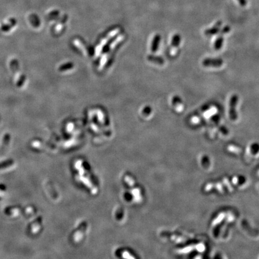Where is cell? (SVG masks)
Returning <instances> with one entry per match:
<instances>
[{
  "instance_id": "6da1fadb",
  "label": "cell",
  "mask_w": 259,
  "mask_h": 259,
  "mask_svg": "<svg viewBox=\"0 0 259 259\" xmlns=\"http://www.w3.org/2000/svg\"><path fill=\"white\" fill-rule=\"evenodd\" d=\"M239 97L238 95H233L229 102V117L232 121H236L238 119V113L236 112V106L238 103Z\"/></svg>"
},
{
  "instance_id": "7a4b0ae2",
  "label": "cell",
  "mask_w": 259,
  "mask_h": 259,
  "mask_svg": "<svg viewBox=\"0 0 259 259\" xmlns=\"http://www.w3.org/2000/svg\"><path fill=\"white\" fill-rule=\"evenodd\" d=\"M223 64V61L220 58H206L203 61V65L207 67H220Z\"/></svg>"
},
{
  "instance_id": "3957f363",
  "label": "cell",
  "mask_w": 259,
  "mask_h": 259,
  "mask_svg": "<svg viewBox=\"0 0 259 259\" xmlns=\"http://www.w3.org/2000/svg\"><path fill=\"white\" fill-rule=\"evenodd\" d=\"M222 25V21H218L215 23L214 26L211 28L207 29L205 31V34L206 36H212L220 32L221 27Z\"/></svg>"
},
{
  "instance_id": "277c9868",
  "label": "cell",
  "mask_w": 259,
  "mask_h": 259,
  "mask_svg": "<svg viewBox=\"0 0 259 259\" xmlns=\"http://www.w3.org/2000/svg\"><path fill=\"white\" fill-rule=\"evenodd\" d=\"M224 42V38L223 37V35H220L219 37L217 38V40L215 41L214 43V49L216 51H218L221 49L223 44Z\"/></svg>"
},
{
  "instance_id": "5b68a950",
  "label": "cell",
  "mask_w": 259,
  "mask_h": 259,
  "mask_svg": "<svg viewBox=\"0 0 259 259\" xmlns=\"http://www.w3.org/2000/svg\"><path fill=\"white\" fill-rule=\"evenodd\" d=\"M172 103L175 107H178V109H182V100L179 96H174L172 99Z\"/></svg>"
},
{
  "instance_id": "8992f818",
  "label": "cell",
  "mask_w": 259,
  "mask_h": 259,
  "mask_svg": "<svg viewBox=\"0 0 259 259\" xmlns=\"http://www.w3.org/2000/svg\"><path fill=\"white\" fill-rule=\"evenodd\" d=\"M181 41V35L179 34H175L173 37L172 40V45L173 47H175V48L178 47L179 46V44H180Z\"/></svg>"
},
{
  "instance_id": "52a82bcc",
  "label": "cell",
  "mask_w": 259,
  "mask_h": 259,
  "mask_svg": "<svg viewBox=\"0 0 259 259\" xmlns=\"http://www.w3.org/2000/svg\"><path fill=\"white\" fill-rule=\"evenodd\" d=\"M160 40V37L159 35H157L154 40V44H153V50L154 51L157 50L159 44Z\"/></svg>"
},
{
  "instance_id": "ba28073f",
  "label": "cell",
  "mask_w": 259,
  "mask_h": 259,
  "mask_svg": "<svg viewBox=\"0 0 259 259\" xmlns=\"http://www.w3.org/2000/svg\"><path fill=\"white\" fill-rule=\"evenodd\" d=\"M230 31V27L229 26L227 25L226 27H225L223 29H221V30H220V34L221 35H223V34H225L228 33Z\"/></svg>"
},
{
  "instance_id": "9c48e42d",
  "label": "cell",
  "mask_w": 259,
  "mask_h": 259,
  "mask_svg": "<svg viewBox=\"0 0 259 259\" xmlns=\"http://www.w3.org/2000/svg\"><path fill=\"white\" fill-rule=\"evenodd\" d=\"M238 1L241 4V5L242 6V7H245L247 5V0H238Z\"/></svg>"
}]
</instances>
